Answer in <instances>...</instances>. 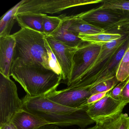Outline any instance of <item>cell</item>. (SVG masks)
<instances>
[{
    "mask_svg": "<svg viewBox=\"0 0 129 129\" xmlns=\"http://www.w3.org/2000/svg\"><path fill=\"white\" fill-rule=\"evenodd\" d=\"M10 76L19 83L30 97L45 96L56 90L62 81L61 76L38 62L13 60Z\"/></svg>",
    "mask_w": 129,
    "mask_h": 129,
    "instance_id": "cell-1",
    "label": "cell"
},
{
    "mask_svg": "<svg viewBox=\"0 0 129 129\" xmlns=\"http://www.w3.org/2000/svg\"><path fill=\"white\" fill-rule=\"evenodd\" d=\"M24 109L57 126L77 125L82 128L95 123L86 108H69L50 100L45 96L30 97L26 95L22 99Z\"/></svg>",
    "mask_w": 129,
    "mask_h": 129,
    "instance_id": "cell-2",
    "label": "cell"
},
{
    "mask_svg": "<svg viewBox=\"0 0 129 129\" xmlns=\"http://www.w3.org/2000/svg\"><path fill=\"white\" fill-rule=\"evenodd\" d=\"M12 35L16 41L14 60L20 58L24 61L38 62L52 70L46 47V35L27 28H21Z\"/></svg>",
    "mask_w": 129,
    "mask_h": 129,
    "instance_id": "cell-3",
    "label": "cell"
},
{
    "mask_svg": "<svg viewBox=\"0 0 129 129\" xmlns=\"http://www.w3.org/2000/svg\"><path fill=\"white\" fill-rule=\"evenodd\" d=\"M105 33L121 35L129 33V12L103 9L101 7L76 15Z\"/></svg>",
    "mask_w": 129,
    "mask_h": 129,
    "instance_id": "cell-4",
    "label": "cell"
},
{
    "mask_svg": "<svg viewBox=\"0 0 129 129\" xmlns=\"http://www.w3.org/2000/svg\"><path fill=\"white\" fill-rule=\"evenodd\" d=\"M23 109L16 84L0 73V126L11 122L16 113Z\"/></svg>",
    "mask_w": 129,
    "mask_h": 129,
    "instance_id": "cell-5",
    "label": "cell"
},
{
    "mask_svg": "<svg viewBox=\"0 0 129 129\" xmlns=\"http://www.w3.org/2000/svg\"><path fill=\"white\" fill-rule=\"evenodd\" d=\"M104 1V0H24L19 8L17 14L23 13L55 14L72 7Z\"/></svg>",
    "mask_w": 129,
    "mask_h": 129,
    "instance_id": "cell-6",
    "label": "cell"
},
{
    "mask_svg": "<svg viewBox=\"0 0 129 129\" xmlns=\"http://www.w3.org/2000/svg\"><path fill=\"white\" fill-rule=\"evenodd\" d=\"M129 36V33L124 34L120 39L103 45L100 53L93 64L80 80L69 88L89 87L91 80L107 64Z\"/></svg>",
    "mask_w": 129,
    "mask_h": 129,
    "instance_id": "cell-7",
    "label": "cell"
},
{
    "mask_svg": "<svg viewBox=\"0 0 129 129\" xmlns=\"http://www.w3.org/2000/svg\"><path fill=\"white\" fill-rule=\"evenodd\" d=\"M102 45L86 42L75 53L70 77L67 83L68 88L77 82L93 64L100 53Z\"/></svg>",
    "mask_w": 129,
    "mask_h": 129,
    "instance_id": "cell-8",
    "label": "cell"
},
{
    "mask_svg": "<svg viewBox=\"0 0 129 129\" xmlns=\"http://www.w3.org/2000/svg\"><path fill=\"white\" fill-rule=\"evenodd\" d=\"M127 104L120 100L112 98L107 93L105 97L87 107L86 112L96 124L101 126L122 114Z\"/></svg>",
    "mask_w": 129,
    "mask_h": 129,
    "instance_id": "cell-9",
    "label": "cell"
},
{
    "mask_svg": "<svg viewBox=\"0 0 129 129\" xmlns=\"http://www.w3.org/2000/svg\"><path fill=\"white\" fill-rule=\"evenodd\" d=\"M90 89V87H83L56 90L45 96L62 105L72 108H81L86 100L91 95Z\"/></svg>",
    "mask_w": 129,
    "mask_h": 129,
    "instance_id": "cell-10",
    "label": "cell"
},
{
    "mask_svg": "<svg viewBox=\"0 0 129 129\" xmlns=\"http://www.w3.org/2000/svg\"><path fill=\"white\" fill-rule=\"evenodd\" d=\"M46 39L61 69L62 80L67 84L71 75L73 57L80 47L67 46L50 35H46Z\"/></svg>",
    "mask_w": 129,
    "mask_h": 129,
    "instance_id": "cell-11",
    "label": "cell"
},
{
    "mask_svg": "<svg viewBox=\"0 0 129 129\" xmlns=\"http://www.w3.org/2000/svg\"><path fill=\"white\" fill-rule=\"evenodd\" d=\"M16 41L13 35L0 37V73L10 78Z\"/></svg>",
    "mask_w": 129,
    "mask_h": 129,
    "instance_id": "cell-12",
    "label": "cell"
},
{
    "mask_svg": "<svg viewBox=\"0 0 129 129\" xmlns=\"http://www.w3.org/2000/svg\"><path fill=\"white\" fill-rule=\"evenodd\" d=\"M72 18V16L63 18L60 26L50 36H52L56 40L67 46L71 47H79L86 42L83 41L78 36L69 30Z\"/></svg>",
    "mask_w": 129,
    "mask_h": 129,
    "instance_id": "cell-13",
    "label": "cell"
},
{
    "mask_svg": "<svg viewBox=\"0 0 129 129\" xmlns=\"http://www.w3.org/2000/svg\"><path fill=\"white\" fill-rule=\"evenodd\" d=\"M11 122L17 129H37L50 124L44 119L24 109L16 113Z\"/></svg>",
    "mask_w": 129,
    "mask_h": 129,
    "instance_id": "cell-14",
    "label": "cell"
},
{
    "mask_svg": "<svg viewBox=\"0 0 129 129\" xmlns=\"http://www.w3.org/2000/svg\"><path fill=\"white\" fill-rule=\"evenodd\" d=\"M44 15L33 13H18L16 14V21L21 28H29L44 34L43 17Z\"/></svg>",
    "mask_w": 129,
    "mask_h": 129,
    "instance_id": "cell-15",
    "label": "cell"
},
{
    "mask_svg": "<svg viewBox=\"0 0 129 129\" xmlns=\"http://www.w3.org/2000/svg\"><path fill=\"white\" fill-rule=\"evenodd\" d=\"M69 30L77 36L80 34L90 35L105 32L104 30L87 23L76 15L72 16Z\"/></svg>",
    "mask_w": 129,
    "mask_h": 129,
    "instance_id": "cell-16",
    "label": "cell"
},
{
    "mask_svg": "<svg viewBox=\"0 0 129 129\" xmlns=\"http://www.w3.org/2000/svg\"><path fill=\"white\" fill-rule=\"evenodd\" d=\"M24 0H22L7 11L0 21V37L11 35L10 32L16 20L18 10Z\"/></svg>",
    "mask_w": 129,
    "mask_h": 129,
    "instance_id": "cell-17",
    "label": "cell"
},
{
    "mask_svg": "<svg viewBox=\"0 0 129 129\" xmlns=\"http://www.w3.org/2000/svg\"><path fill=\"white\" fill-rule=\"evenodd\" d=\"M122 35L120 34L103 32L90 35L80 34L78 37L84 42L102 46L112 41L120 39Z\"/></svg>",
    "mask_w": 129,
    "mask_h": 129,
    "instance_id": "cell-18",
    "label": "cell"
},
{
    "mask_svg": "<svg viewBox=\"0 0 129 129\" xmlns=\"http://www.w3.org/2000/svg\"><path fill=\"white\" fill-rule=\"evenodd\" d=\"M116 76L120 82L129 77V45L119 63Z\"/></svg>",
    "mask_w": 129,
    "mask_h": 129,
    "instance_id": "cell-19",
    "label": "cell"
},
{
    "mask_svg": "<svg viewBox=\"0 0 129 129\" xmlns=\"http://www.w3.org/2000/svg\"><path fill=\"white\" fill-rule=\"evenodd\" d=\"M101 126L102 129H129V116L126 113H122Z\"/></svg>",
    "mask_w": 129,
    "mask_h": 129,
    "instance_id": "cell-20",
    "label": "cell"
},
{
    "mask_svg": "<svg viewBox=\"0 0 129 129\" xmlns=\"http://www.w3.org/2000/svg\"><path fill=\"white\" fill-rule=\"evenodd\" d=\"M62 21V19L59 17L44 14L43 17L44 34L47 36L51 35L60 26Z\"/></svg>",
    "mask_w": 129,
    "mask_h": 129,
    "instance_id": "cell-21",
    "label": "cell"
},
{
    "mask_svg": "<svg viewBox=\"0 0 129 129\" xmlns=\"http://www.w3.org/2000/svg\"><path fill=\"white\" fill-rule=\"evenodd\" d=\"M120 83L116 76L103 81L90 87L91 95L99 93L108 92Z\"/></svg>",
    "mask_w": 129,
    "mask_h": 129,
    "instance_id": "cell-22",
    "label": "cell"
},
{
    "mask_svg": "<svg viewBox=\"0 0 129 129\" xmlns=\"http://www.w3.org/2000/svg\"><path fill=\"white\" fill-rule=\"evenodd\" d=\"M100 7L103 9L129 12V1L124 0L105 1Z\"/></svg>",
    "mask_w": 129,
    "mask_h": 129,
    "instance_id": "cell-23",
    "label": "cell"
},
{
    "mask_svg": "<svg viewBox=\"0 0 129 129\" xmlns=\"http://www.w3.org/2000/svg\"><path fill=\"white\" fill-rule=\"evenodd\" d=\"M46 47L47 50L49 57V62L50 68L56 74L61 75L62 77V71L60 66L57 61V59L52 51L48 42L45 37Z\"/></svg>",
    "mask_w": 129,
    "mask_h": 129,
    "instance_id": "cell-24",
    "label": "cell"
},
{
    "mask_svg": "<svg viewBox=\"0 0 129 129\" xmlns=\"http://www.w3.org/2000/svg\"><path fill=\"white\" fill-rule=\"evenodd\" d=\"M108 92H104L99 93L90 95L84 103L81 108H86L89 106L96 102L101 99L105 97Z\"/></svg>",
    "mask_w": 129,
    "mask_h": 129,
    "instance_id": "cell-25",
    "label": "cell"
},
{
    "mask_svg": "<svg viewBox=\"0 0 129 129\" xmlns=\"http://www.w3.org/2000/svg\"><path fill=\"white\" fill-rule=\"evenodd\" d=\"M126 80H127L125 81L120 82L112 89L108 91L107 94L114 99H119L122 89L126 83Z\"/></svg>",
    "mask_w": 129,
    "mask_h": 129,
    "instance_id": "cell-26",
    "label": "cell"
},
{
    "mask_svg": "<svg viewBox=\"0 0 129 129\" xmlns=\"http://www.w3.org/2000/svg\"><path fill=\"white\" fill-rule=\"evenodd\" d=\"M119 100L127 104L129 103V77L123 87Z\"/></svg>",
    "mask_w": 129,
    "mask_h": 129,
    "instance_id": "cell-27",
    "label": "cell"
},
{
    "mask_svg": "<svg viewBox=\"0 0 129 129\" xmlns=\"http://www.w3.org/2000/svg\"><path fill=\"white\" fill-rule=\"evenodd\" d=\"M0 129H17L16 127L13 123L12 122H10L3 125L0 126Z\"/></svg>",
    "mask_w": 129,
    "mask_h": 129,
    "instance_id": "cell-28",
    "label": "cell"
},
{
    "mask_svg": "<svg viewBox=\"0 0 129 129\" xmlns=\"http://www.w3.org/2000/svg\"><path fill=\"white\" fill-rule=\"evenodd\" d=\"M37 129H61L58 126L53 124L44 125Z\"/></svg>",
    "mask_w": 129,
    "mask_h": 129,
    "instance_id": "cell-29",
    "label": "cell"
},
{
    "mask_svg": "<svg viewBox=\"0 0 129 129\" xmlns=\"http://www.w3.org/2000/svg\"><path fill=\"white\" fill-rule=\"evenodd\" d=\"M86 129H102V126L99 124H96L94 126L89 127Z\"/></svg>",
    "mask_w": 129,
    "mask_h": 129,
    "instance_id": "cell-30",
    "label": "cell"
}]
</instances>
